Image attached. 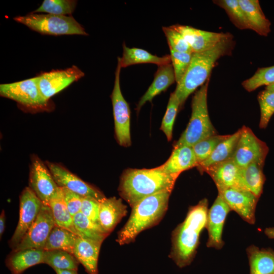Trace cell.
<instances>
[{"label": "cell", "instance_id": "obj_1", "mask_svg": "<svg viewBox=\"0 0 274 274\" xmlns=\"http://www.w3.org/2000/svg\"><path fill=\"white\" fill-rule=\"evenodd\" d=\"M208 200L203 198L189 208L186 218L173 231L169 257L180 268L191 264L196 255L200 234L206 227Z\"/></svg>", "mask_w": 274, "mask_h": 274}, {"label": "cell", "instance_id": "obj_2", "mask_svg": "<svg viewBox=\"0 0 274 274\" xmlns=\"http://www.w3.org/2000/svg\"><path fill=\"white\" fill-rule=\"evenodd\" d=\"M179 175L168 174L160 166L127 169L122 174L118 191L131 208L142 199L164 190H173Z\"/></svg>", "mask_w": 274, "mask_h": 274}, {"label": "cell", "instance_id": "obj_3", "mask_svg": "<svg viewBox=\"0 0 274 274\" xmlns=\"http://www.w3.org/2000/svg\"><path fill=\"white\" fill-rule=\"evenodd\" d=\"M232 36L202 52L193 53L190 65L174 92L180 102V108L188 97L208 80L212 68L222 56L230 54L233 47Z\"/></svg>", "mask_w": 274, "mask_h": 274}, {"label": "cell", "instance_id": "obj_4", "mask_svg": "<svg viewBox=\"0 0 274 274\" xmlns=\"http://www.w3.org/2000/svg\"><path fill=\"white\" fill-rule=\"evenodd\" d=\"M172 191H160L142 199L132 207L128 220L118 233L117 242L120 245L132 243L142 231L159 223L167 210Z\"/></svg>", "mask_w": 274, "mask_h": 274}, {"label": "cell", "instance_id": "obj_5", "mask_svg": "<svg viewBox=\"0 0 274 274\" xmlns=\"http://www.w3.org/2000/svg\"><path fill=\"white\" fill-rule=\"evenodd\" d=\"M209 79L194 93L191 102L192 112L188 125L174 148L183 146L192 147L198 142L217 134L208 112L207 94Z\"/></svg>", "mask_w": 274, "mask_h": 274}, {"label": "cell", "instance_id": "obj_6", "mask_svg": "<svg viewBox=\"0 0 274 274\" xmlns=\"http://www.w3.org/2000/svg\"><path fill=\"white\" fill-rule=\"evenodd\" d=\"M14 20L43 35H88L84 27L72 15L32 12L25 16L14 17Z\"/></svg>", "mask_w": 274, "mask_h": 274}, {"label": "cell", "instance_id": "obj_7", "mask_svg": "<svg viewBox=\"0 0 274 274\" xmlns=\"http://www.w3.org/2000/svg\"><path fill=\"white\" fill-rule=\"evenodd\" d=\"M0 95L29 110H46L49 105V100L44 97L40 90L38 76L19 82L1 84Z\"/></svg>", "mask_w": 274, "mask_h": 274}, {"label": "cell", "instance_id": "obj_8", "mask_svg": "<svg viewBox=\"0 0 274 274\" xmlns=\"http://www.w3.org/2000/svg\"><path fill=\"white\" fill-rule=\"evenodd\" d=\"M240 129L241 134L231 159L242 168L253 162L264 165L268 152L267 145L250 128L243 126Z\"/></svg>", "mask_w": 274, "mask_h": 274}, {"label": "cell", "instance_id": "obj_9", "mask_svg": "<svg viewBox=\"0 0 274 274\" xmlns=\"http://www.w3.org/2000/svg\"><path fill=\"white\" fill-rule=\"evenodd\" d=\"M121 68L120 61L118 59L111 99L117 140L120 145L128 147L131 145L130 109L121 90L120 75Z\"/></svg>", "mask_w": 274, "mask_h": 274}, {"label": "cell", "instance_id": "obj_10", "mask_svg": "<svg viewBox=\"0 0 274 274\" xmlns=\"http://www.w3.org/2000/svg\"><path fill=\"white\" fill-rule=\"evenodd\" d=\"M43 203L29 187H25L19 198V218L18 224L9 242L15 249L24 237L38 217Z\"/></svg>", "mask_w": 274, "mask_h": 274}, {"label": "cell", "instance_id": "obj_11", "mask_svg": "<svg viewBox=\"0 0 274 274\" xmlns=\"http://www.w3.org/2000/svg\"><path fill=\"white\" fill-rule=\"evenodd\" d=\"M29 187L44 204L48 205L61 193L48 167L39 157H32L30 167Z\"/></svg>", "mask_w": 274, "mask_h": 274}, {"label": "cell", "instance_id": "obj_12", "mask_svg": "<svg viewBox=\"0 0 274 274\" xmlns=\"http://www.w3.org/2000/svg\"><path fill=\"white\" fill-rule=\"evenodd\" d=\"M55 224L50 208L43 204L36 220L16 248L12 251L35 248L44 250Z\"/></svg>", "mask_w": 274, "mask_h": 274}, {"label": "cell", "instance_id": "obj_13", "mask_svg": "<svg viewBox=\"0 0 274 274\" xmlns=\"http://www.w3.org/2000/svg\"><path fill=\"white\" fill-rule=\"evenodd\" d=\"M218 194L231 211L236 212L246 222L254 224L259 197L251 192L241 188L230 187L218 190Z\"/></svg>", "mask_w": 274, "mask_h": 274}, {"label": "cell", "instance_id": "obj_14", "mask_svg": "<svg viewBox=\"0 0 274 274\" xmlns=\"http://www.w3.org/2000/svg\"><path fill=\"white\" fill-rule=\"evenodd\" d=\"M39 86L44 97L50 98L74 82L84 76V73L77 66L64 70H52L38 75Z\"/></svg>", "mask_w": 274, "mask_h": 274}, {"label": "cell", "instance_id": "obj_15", "mask_svg": "<svg viewBox=\"0 0 274 274\" xmlns=\"http://www.w3.org/2000/svg\"><path fill=\"white\" fill-rule=\"evenodd\" d=\"M46 164L59 187L66 188L83 197L93 198L99 202L107 198L99 190L61 165L49 161L46 162Z\"/></svg>", "mask_w": 274, "mask_h": 274}, {"label": "cell", "instance_id": "obj_16", "mask_svg": "<svg viewBox=\"0 0 274 274\" xmlns=\"http://www.w3.org/2000/svg\"><path fill=\"white\" fill-rule=\"evenodd\" d=\"M230 211L228 205L218 194L212 207L208 210L206 227L209 235L207 247L219 250L223 247V228L226 217Z\"/></svg>", "mask_w": 274, "mask_h": 274}, {"label": "cell", "instance_id": "obj_17", "mask_svg": "<svg viewBox=\"0 0 274 274\" xmlns=\"http://www.w3.org/2000/svg\"><path fill=\"white\" fill-rule=\"evenodd\" d=\"M171 26L183 36L193 53L208 50L222 40L232 36L228 33L208 31L187 25L176 24Z\"/></svg>", "mask_w": 274, "mask_h": 274}, {"label": "cell", "instance_id": "obj_18", "mask_svg": "<svg viewBox=\"0 0 274 274\" xmlns=\"http://www.w3.org/2000/svg\"><path fill=\"white\" fill-rule=\"evenodd\" d=\"M214 181L218 191L230 187L243 188L242 185V167L231 158L205 169Z\"/></svg>", "mask_w": 274, "mask_h": 274}, {"label": "cell", "instance_id": "obj_19", "mask_svg": "<svg viewBox=\"0 0 274 274\" xmlns=\"http://www.w3.org/2000/svg\"><path fill=\"white\" fill-rule=\"evenodd\" d=\"M126 213L127 207L121 199L115 197L106 198L99 203V224L110 234Z\"/></svg>", "mask_w": 274, "mask_h": 274}, {"label": "cell", "instance_id": "obj_20", "mask_svg": "<svg viewBox=\"0 0 274 274\" xmlns=\"http://www.w3.org/2000/svg\"><path fill=\"white\" fill-rule=\"evenodd\" d=\"M101 243L78 236L73 254L88 274H98V259Z\"/></svg>", "mask_w": 274, "mask_h": 274}, {"label": "cell", "instance_id": "obj_21", "mask_svg": "<svg viewBox=\"0 0 274 274\" xmlns=\"http://www.w3.org/2000/svg\"><path fill=\"white\" fill-rule=\"evenodd\" d=\"M43 249L35 248L12 251L6 260V265L12 274H22L28 268L44 263Z\"/></svg>", "mask_w": 274, "mask_h": 274}, {"label": "cell", "instance_id": "obj_22", "mask_svg": "<svg viewBox=\"0 0 274 274\" xmlns=\"http://www.w3.org/2000/svg\"><path fill=\"white\" fill-rule=\"evenodd\" d=\"M197 165L198 162L192 147L183 146L174 148L168 160L159 166L168 174L179 176L183 171Z\"/></svg>", "mask_w": 274, "mask_h": 274}, {"label": "cell", "instance_id": "obj_23", "mask_svg": "<svg viewBox=\"0 0 274 274\" xmlns=\"http://www.w3.org/2000/svg\"><path fill=\"white\" fill-rule=\"evenodd\" d=\"M158 66L153 82L137 105L138 112L145 104L152 101L155 96L166 90L176 81L175 75L171 63Z\"/></svg>", "mask_w": 274, "mask_h": 274}, {"label": "cell", "instance_id": "obj_24", "mask_svg": "<svg viewBox=\"0 0 274 274\" xmlns=\"http://www.w3.org/2000/svg\"><path fill=\"white\" fill-rule=\"evenodd\" d=\"M249 23L250 29L258 35L267 36L270 32L271 23L265 17L257 0H238Z\"/></svg>", "mask_w": 274, "mask_h": 274}, {"label": "cell", "instance_id": "obj_25", "mask_svg": "<svg viewBox=\"0 0 274 274\" xmlns=\"http://www.w3.org/2000/svg\"><path fill=\"white\" fill-rule=\"evenodd\" d=\"M246 252L250 274H274V251L270 248L259 249L251 245Z\"/></svg>", "mask_w": 274, "mask_h": 274}, {"label": "cell", "instance_id": "obj_26", "mask_svg": "<svg viewBox=\"0 0 274 274\" xmlns=\"http://www.w3.org/2000/svg\"><path fill=\"white\" fill-rule=\"evenodd\" d=\"M123 49L122 56L118 57L122 68L140 63H153L160 66L171 63L170 55L159 57L144 49L129 48L125 43Z\"/></svg>", "mask_w": 274, "mask_h": 274}, {"label": "cell", "instance_id": "obj_27", "mask_svg": "<svg viewBox=\"0 0 274 274\" xmlns=\"http://www.w3.org/2000/svg\"><path fill=\"white\" fill-rule=\"evenodd\" d=\"M241 134V129L234 133L228 135L216 147L211 155L199 163L197 167L200 173L207 168L231 159L234 152Z\"/></svg>", "mask_w": 274, "mask_h": 274}, {"label": "cell", "instance_id": "obj_28", "mask_svg": "<svg viewBox=\"0 0 274 274\" xmlns=\"http://www.w3.org/2000/svg\"><path fill=\"white\" fill-rule=\"evenodd\" d=\"M264 165L253 162L242 168V185L245 189L258 197L263 191L265 177L263 174Z\"/></svg>", "mask_w": 274, "mask_h": 274}, {"label": "cell", "instance_id": "obj_29", "mask_svg": "<svg viewBox=\"0 0 274 274\" xmlns=\"http://www.w3.org/2000/svg\"><path fill=\"white\" fill-rule=\"evenodd\" d=\"M78 235L56 225L52 229L44 250H61L73 253Z\"/></svg>", "mask_w": 274, "mask_h": 274}, {"label": "cell", "instance_id": "obj_30", "mask_svg": "<svg viewBox=\"0 0 274 274\" xmlns=\"http://www.w3.org/2000/svg\"><path fill=\"white\" fill-rule=\"evenodd\" d=\"M73 222L78 236L102 244L109 234L80 212L73 216Z\"/></svg>", "mask_w": 274, "mask_h": 274}, {"label": "cell", "instance_id": "obj_31", "mask_svg": "<svg viewBox=\"0 0 274 274\" xmlns=\"http://www.w3.org/2000/svg\"><path fill=\"white\" fill-rule=\"evenodd\" d=\"M44 263L54 269L77 270L79 261L74 255L61 250H44Z\"/></svg>", "mask_w": 274, "mask_h": 274}, {"label": "cell", "instance_id": "obj_32", "mask_svg": "<svg viewBox=\"0 0 274 274\" xmlns=\"http://www.w3.org/2000/svg\"><path fill=\"white\" fill-rule=\"evenodd\" d=\"M48 206L51 210L55 225L64 228L78 235L74 225L73 217L64 201L62 191L58 196L52 199Z\"/></svg>", "mask_w": 274, "mask_h": 274}, {"label": "cell", "instance_id": "obj_33", "mask_svg": "<svg viewBox=\"0 0 274 274\" xmlns=\"http://www.w3.org/2000/svg\"><path fill=\"white\" fill-rule=\"evenodd\" d=\"M214 3L223 8L235 26L241 29H250L238 0H218Z\"/></svg>", "mask_w": 274, "mask_h": 274}, {"label": "cell", "instance_id": "obj_34", "mask_svg": "<svg viewBox=\"0 0 274 274\" xmlns=\"http://www.w3.org/2000/svg\"><path fill=\"white\" fill-rule=\"evenodd\" d=\"M77 3L74 0H44L40 7L32 12L67 16L73 13Z\"/></svg>", "mask_w": 274, "mask_h": 274}, {"label": "cell", "instance_id": "obj_35", "mask_svg": "<svg viewBox=\"0 0 274 274\" xmlns=\"http://www.w3.org/2000/svg\"><path fill=\"white\" fill-rule=\"evenodd\" d=\"M274 84V65L258 68L254 75L242 83L243 87L248 92L265 85Z\"/></svg>", "mask_w": 274, "mask_h": 274}, {"label": "cell", "instance_id": "obj_36", "mask_svg": "<svg viewBox=\"0 0 274 274\" xmlns=\"http://www.w3.org/2000/svg\"><path fill=\"white\" fill-rule=\"evenodd\" d=\"M227 136L228 135H218L217 134L202 140L193 145L192 148L198 164L207 159L217 145Z\"/></svg>", "mask_w": 274, "mask_h": 274}, {"label": "cell", "instance_id": "obj_37", "mask_svg": "<svg viewBox=\"0 0 274 274\" xmlns=\"http://www.w3.org/2000/svg\"><path fill=\"white\" fill-rule=\"evenodd\" d=\"M260 106L259 127L265 128L274 114V91L265 89L258 95Z\"/></svg>", "mask_w": 274, "mask_h": 274}, {"label": "cell", "instance_id": "obj_38", "mask_svg": "<svg viewBox=\"0 0 274 274\" xmlns=\"http://www.w3.org/2000/svg\"><path fill=\"white\" fill-rule=\"evenodd\" d=\"M179 108V100L173 92L170 95L166 111L160 127V129L164 133L168 141L172 139L174 124Z\"/></svg>", "mask_w": 274, "mask_h": 274}, {"label": "cell", "instance_id": "obj_39", "mask_svg": "<svg viewBox=\"0 0 274 274\" xmlns=\"http://www.w3.org/2000/svg\"><path fill=\"white\" fill-rule=\"evenodd\" d=\"M169 50L176 81L179 84L190 65L193 53L178 52L171 48H169Z\"/></svg>", "mask_w": 274, "mask_h": 274}, {"label": "cell", "instance_id": "obj_40", "mask_svg": "<svg viewBox=\"0 0 274 274\" xmlns=\"http://www.w3.org/2000/svg\"><path fill=\"white\" fill-rule=\"evenodd\" d=\"M169 48L181 52L193 53L191 48L183 36L171 26L162 27Z\"/></svg>", "mask_w": 274, "mask_h": 274}, {"label": "cell", "instance_id": "obj_41", "mask_svg": "<svg viewBox=\"0 0 274 274\" xmlns=\"http://www.w3.org/2000/svg\"><path fill=\"white\" fill-rule=\"evenodd\" d=\"M99 201L93 198L83 197L80 210L90 220L99 225Z\"/></svg>", "mask_w": 274, "mask_h": 274}, {"label": "cell", "instance_id": "obj_42", "mask_svg": "<svg viewBox=\"0 0 274 274\" xmlns=\"http://www.w3.org/2000/svg\"><path fill=\"white\" fill-rule=\"evenodd\" d=\"M61 189L64 201L70 214L73 217L80 212L83 197L66 188H61Z\"/></svg>", "mask_w": 274, "mask_h": 274}, {"label": "cell", "instance_id": "obj_43", "mask_svg": "<svg viewBox=\"0 0 274 274\" xmlns=\"http://www.w3.org/2000/svg\"><path fill=\"white\" fill-rule=\"evenodd\" d=\"M6 216L4 210H3L0 215V236L1 238L5 229Z\"/></svg>", "mask_w": 274, "mask_h": 274}, {"label": "cell", "instance_id": "obj_44", "mask_svg": "<svg viewBox=\"0 0 274 274\" xmlns=\"http://www.w3.org/2000/svg\"><path fill=\"white\" fill-rule=\"evenodd\" d=\"M56 274H78L77 270H63L55 269H54Z\"/></svg>", "mask_w": 274, "mask_h": 274}, {"label": "cell", "instance_id": "obj_45", "mask_svg": "<svg viewBox=\"0 0 274 274\" xmlns=\"http://www.w3.org/2000/svg\"><path fill=\"white\" fill-rule=\"evenodd\" d=\"M264 233L269 238L274 239V227L265 228Z\"/></svg>", "mask_w": 274, "mask_h": 274}, {"label": "cell", "instance_id": "obj_46", "mask_svg": "<svg viewBox=\"0 0 274 274\" xmlns=\"http://www.w3.org/2000/svg\"><path fill=\"white\" fill-rule=\"evenodd\" d=\"M265 89L274 91V84H272L268 86H266L265 87Z\"/></svg>", "mask_w": 274, "mask_h": 274}]
</instances>
